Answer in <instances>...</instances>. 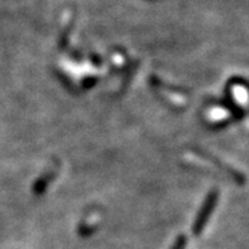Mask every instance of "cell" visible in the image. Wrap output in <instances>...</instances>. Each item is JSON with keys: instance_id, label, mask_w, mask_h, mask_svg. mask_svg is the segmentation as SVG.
I'll use <instances>...</instances> for the list:
<instances>
[{"instance_id": "6da1fadb", "label": "cell", "mask_w": 249, "mask_h": 249, "mask_svg": "<svg viewBox=\"0 0 249 249\" xmlns=\"http://www.w3.org/2000/svg\"><path fill=\"white\" fill-rule=\"evenodd\" d=\"M216 194H211L210 196H207L206 201L203 203L202 210L200 211L198 216H197V221L196 224H195V233H200L201 230H202V228L205 226V224H206L207 219L210 217L211 213H213V206H215V203H216Z\"/></svg>"}]
</instances>
